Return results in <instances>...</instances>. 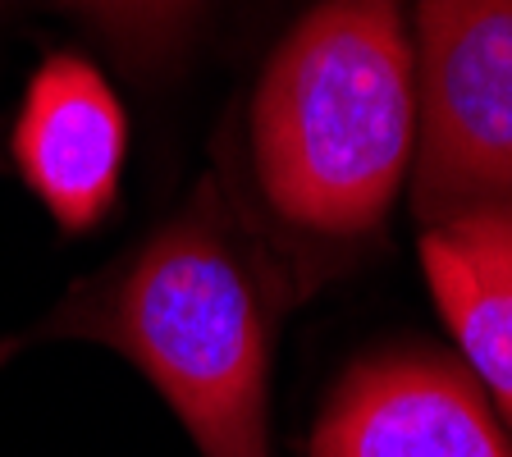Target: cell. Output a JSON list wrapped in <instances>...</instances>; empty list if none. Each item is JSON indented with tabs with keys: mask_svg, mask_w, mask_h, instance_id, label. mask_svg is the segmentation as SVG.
<instances>
[{
	"mask_svg": "<svg viewBox=\"0 0 512 457\" xmlns=\"http://www.w3.org/2000/svg\"><path fill=\"white\" fill-rule=\"evenodd\" d=\"M416 147L403 0H320L270 55L252 106L261 192L311 234H366Z\"/></svg>",
	"mask_w": 512,
	"mask_h": 457,
	"instance_id": "cell-1",
	"label": "cell"
},
{
	"mask_svg": "<svg viewBox=\"0 0 512 457\" xmlns=\"http://www.w3.org/2000/svg\"><path fill=\"white\" fill-rule=\"evenodd\" d=\"M119 348L174 407L202 457H266L275 284L234 220L202 202L60 325Z\"/></svg>",
	"mask_w": 512,
	"mask_h": 457,
	"instance_id": "cell-2",
	"label": "cell"
},
{
	"mask_svg": "<svg viewBox=\"0 0 512 457\" xmlns=\"http://www.w3.org/2000/svg\"><path fill=\"white\" fill-rule=\"evenodd\" d=\"M416 211L448 224L512 206V0H421Z\"/></svg>",
	"mask_w": 512,
	"mask_h": 457,
	"instance_id": "cell-3",
	"label": "cell"
},
{
	"mask_svg": "<svg viewBox=\"0 0 512 457\" xmlns=\"http://www.w3.org/2000/svg\"><path fill=\"white\" fill-rule=\"evenodd\" d=\"M311 457H512L471 380L435 357H380L334 389Z\"/></svg>",
	"mask_w": 512,
	"mask_h": 457,
	"instance_id": "cell-4",
	"label": "cell"
},
{
	"mask_svg": "<svg viewBox=\"0 0 512 457\" xmlns=\"http://www.w3.org/2000/svg\"><path fill=\"white\" fill-rule=\"evenodd\" d=\"M124 106L110 83L78 55H51L32 74L14 128V160L60 229H92L119 192Z\"/></svg>",
	"mask_w": 512,
	"mask_h": 457,
	"instance_id": "cell-5",
	"label": "cell"
},
{
	"mask_svg": "<svg viewBox=\"0 0 512 457\" xmlns=\"http://www.w3.org/2000/svg\"><path fill=\"white\" fill-rule=\"evenodd\" d=\"M426 279L467 362L512 421V243L494 211L435 224L421 238Z\"/></svg>",
	"mask_w": 512,
	"mask_h": 457,
	"instance_id": "cell-6",
	"label": "cell"
},
{
	"mask_svg": "<svg viewBox=\"0 0 512 457\" xmlns=\"http://www.w3.org/2000/svg\"><path fill=\"white\" fill-rule=\"evenodd\" d=\"M87 5L119 23H160L170 19L174 10H183L188 0H87Z\"/></svg>",
	"mask_w": 512,
	"mask_h": 457,
	"instance_id": "cell-7",
	"label": "cell"
},
{
	"mask_svg": "<svg viewBox=\"0 0 512 457\" xmlns=\"http://www.w3.org/2000/svg\"><path fill=\"white\" fill-rule=\"evenodd\" d=\"M494 220H499V229L508 234V243H512V206H499V211H494Z\"/></svg>",
	"mask_w": 512,
	"mask_h": 457,
	"instance_id": "cell-8",
	"label": "cell"
}]
</instances>
